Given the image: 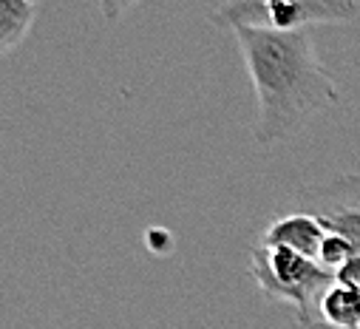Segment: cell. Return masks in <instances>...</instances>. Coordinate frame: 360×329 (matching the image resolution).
<instances>
[{"label": "cell", "instance_id": "1", "mask_svg": "<svg viewBox=\"0 0 360 329\" xmlns=\"http://www.w3.org/2000/svg\"><path fill=\"white\" fill-rule=\"evenodd\" d=\"M230 32L238 40L255 89L258 145H278L301 131L312 114L338 105L340 91L321 65L309 32L266 26H236Z\"/></svg>", "mask_w": 360, "mask_h": 329}, {"label": "cell", "instance_id": "2", "mask_svg": "<svg viewBox=\"0 0 360 329\" xmlns=\"http://www.w3.org/2000/svg\"><path fill=\"white\" fill-rule=\"evenodd\" d=\"M250 276L258 290L278 304H292L295 315H312L318 295L335 281V273L290 247L258 244L250 250Z\"/></svg>", "mask_w": 360, "mask_h": 329}, {"label": "cell", "instance_id": "3", "mask_svg": "<svg viewBox=\"0 0 360 329\" xmlns=\"http://www.w3.org/2000/svg\"><path fill=\"white\" fill-rule=\"evenodd\" d=\"M360 15L357 0H227L213 15V23L236 26H266L278 32L312 29L329 23H352Z\"/></svg>", "mask_w": 360, "mask_h": 329}, {"label": "cell", "instance_id": "4", "mask_svg": "<svg viewBox=\"0 0 360 329\" xmlns=\"http://www.w3.org/2000/svg\"><path fill=\"white\" fill-rule=\"evenodd\" d=\"M298 210L315 213L326 230L349 238L360 253V176L343 174L321 188H309L298 196Z\"/></svg>", "mask_w": 360, "mask_h": 329}, {"label": "cell", "instance_id": "5", "mask_svg": "<svg viewBox=\"0 0 360 329\" xmlns=\"http://www.w3.org/2000/svg\"><path fill=\"white\" fill-rule=\"evenodd\" d=\"M323 236H326V227H323V221L315 213L295 210V213H287V216H281V219H276L273 224H269L261 233V241L258 244H266V247H290V250H295V253L318 262V250H321Z\"/></svg>", "mask_w": 360, "mask_h": 329}, {"label": "cell", "instance_id": "6", "mask_svg": "<svg viewBox=\"0 0 360 329\" xmlns=\"http://www.w3.org/2000/svg\"><path fill=\"white\" fill-rule=\"evenodd\" d=\"M323 323L340 326V329H354L360 326V290L346 287L340 281H332L315 301V312Z\"/></svg>", "mask_w": 360, "mask_h": 329}, {"label": "cell", "instance_id": "7", "mask_svg": "<svg viewBox=\"0 0 360 329\" xmlns=\"http://www.w3.org/2000/svg\"><path fill=\"white\" fill-rule=\"evenodd\" d=\"M37 4L32 0H0V57L15 51L34 26Z\"/></svg>", "mask_w": 360, "mask_h": 329}, {"label": "cell", "instance_id": "8", "mask_svg": "<svg viewBox=\"0 0 360 329\" xmlns=\"http://www.w3.org/2000/svg\"><path fill=\"white\" fill-rule=\"evenodd\" d=\"M349 256H354V247L349 244V238H343L340 233L326 230V236L321 241V250H318V264L335 273Z\"/></svg>", "mask_w": 360, "mask_h": 329}, {"label": "cell", "instance_id": "9", "mask_svg": "<svg viewBox=\"0 0 360 329\" xmlns=\"http://www.w3.org/2000/svg\"><path fill=\"white\" fill-rule=\"evenodd\" d=\"M100 4V15H103V20L105 23H117V20H122L139 0H97Z\"/></svg>", "mask_w": 360, "mask_h": 329}, {"label": "cell", "instance_id": "10", "mask_svg": "<svg viewBox=\"0 0 360 329\" xmlns=\"http://www.w3.org/2000/svg\"><path fill=\"white\" fill-rule=\"evenodd\" d=\"M335 281H340V284H346V287L360 290V253L349 256V259L335 270Z\"/></svg>", "mask_w": 360, "mask_h": 329}, {"label": "cell", "instance_id": "11", "mask_svg": "<svg viewBox=\"0 0 360 329\" xmlns=\"http://www.w3.org/2000/svg\"><path fill=\"white\" fill-rule=\"evenodd\" d=\"M290 329H340V326H329L318 315H295V321H292ZM354 329H360V326H354Z\"/></svg>", "mask_w": 360, "mask_h": 329}, {"label": "cell", "instance_id": "12", "mask_svg": "<svg viewBox=\"0 0 360 329\" xmlns=\"http://www.w3.org/2000/svg\"><path fill=\"white\" fill-rule=\"evenodd\" d=\"M32 4H40V0H32Z\"/></svg>", "mask_w": 360, "mask_h": 329}]
</instances>
